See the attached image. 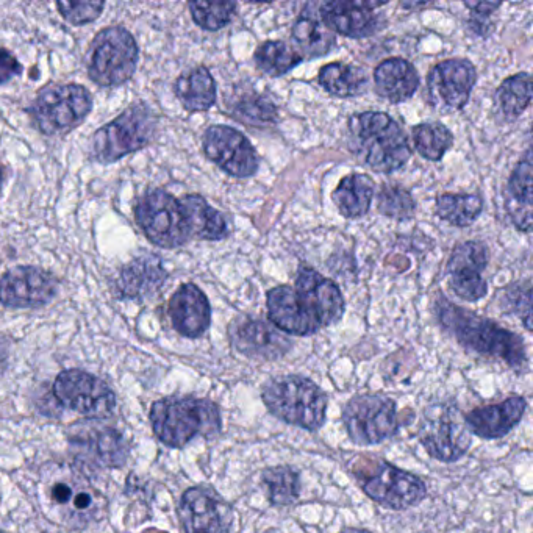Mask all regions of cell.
<instances>
[{
    "label": "cell",
    "mask_w": 533,
    "mask_h": 533,
    "mask_svg": "<svg viewBox=\"0 0 533 533\" xmlns=\"http://www.w3.org/2000/svg\"><path fill=\"white\" fill-rule=\"evenodd\" d=\"M377 208L383 216L407 221L415 216L416 204L412 193L405 188L383 185L377 197Z\"/></svg>",
    "instance_id": "cell-39"
},
{
    "label": "cell",
    "mask_w": 533,
    "mask_h": 533,
    "mask_svg": "<svg viewBox=\"0 0 533 533\" xmlns=\"http://www.w3.org/2000/svg\"><path fill=\"white\" fill-rule=\"evenodd\" d=\"M135 218L147 240L163 249H177L191 238L180 201L165 190L149 191L141 197Z\"/></svg>",
    "instance_id": "cell-12"
},
{
    "label": "cell",
    "mask_w": 533,
    "mask_h": 533,
    "mask_svg": "<svg viewBox=\"0 0 533 533\" xmlns=\"http://www.w3.org/2000/svg\"><path fill=\"white\" fill-rule=\"evenodd\" d=\"M172 326L185 338H199L212 324V307L201 288L185 283L169 301Z\"/></svg>",
    "instance_id": "cell-21"
},
{
    "label": "cell",
    "mask_w": 533,
    "mask_h": 533,
    "mask_svg": "<svg viewBox=\"0 0 533 533\" xmlns=\"http://www.w3.org/2000/svg\"><path fill=\"white\" fill-rule=\"evenodd\" d=\"M532 151H527L508 180L505 208L516 229L529 233L532 229Z\"/></svg>",
    "instance_id": "cell-27"
},
{
    "label": "cell",
    "mask_w": 533,
    "mask_h": 533,
    "mask_svg": "<svg viewBox=\"0 0 533 533\" xmlns=\"http://www.w3.org/2000/svg\"><path fill=\"white\" fill-rule=\"evenodd\" d=\"M233 111V115L249 124H272L277 119L276 105L262 94H246L240 97Z\"/></svg>",
    "instance_id": "cell-40"
},
{
    "label": "cell",
    "mask_w": 533,
    "mask_h": 533,
    "mask_svg": "<svg viewBox=\"0 0 533 533\" xmlns=\"http://www.w3.org/2000/svg\"><path fill=\"white\" fill-rule=\"evenodd\" d=\"M412 136L416 151L430 161H440L454 144V135L441 122L418 124L413 127Z\"/></svg>",
    "instance_id": "cell-37"
},
{
    "label": "cell",
    "mask_w": 533,
    "mask_h": 533,
    "mask_svg": "<svg viewBox=\"0 0 533 533\" xmlns=\"http://www.w3.org/2000/svg\"><path fill=\"white\" fill-rule=\"evenodd\" d=\"M180 205L191 237L194 235L208 241H219L229 237V222L221 212L208 204L204 197L199 194H188L180 201Z\"/></svg>",
    "instance_id": "cell-29"
},
{
    "label": "cell",
    "mask_w": 533,
    "mask_h": 533,
    "mask_svg": "<svg viewBox=\"0 0 533 533\" xmlns=\"http://www.w3.org/2000/svg\"><path fill=\"white\" fill-rule=\"evenodd\" d=\"M146 533H165V532H160V530H146Z\"/></svg>",
    "instance_id": "cell-47"
},
{
    "label": "cell",
    "mask_w": 533,
    "mask_h": 533,
    "mask_svg": "<svg viewBox=\"0 0 533 533\" xmlns=\"http://www.w3.org/2000/svg\"><path fill=\"white\" fill-rule=\"evenodd\" d=\"M21 71V63H19L18 58L7 49H0V85H4L8 80L19 76Z\"/></svg>",
    "instance_id": "cell-43"
},
{
    "label": "cell",
    "mask_w": 533,
    "mask_h": 533,
    "mask_svg": "<svg viewBox=\"0 0 533 533\" xmlns=\"http://www.w3.org/2000/svg\"><path fill=\"white\" fill-rule=\"evenodd\" d=\"M168 280L163 262L158 255L143 254L122 268L119 274V296L127 299H144L157 293Z\"/></svg>",
    "instance_id": "cell-25"
},
{
    "label": "cell",
    "mask_w": 533,
    "mask_h": 533,
    "mask_svg": "<svg viewBox=\"0 0 533 533\" xmlns=\"http://www.w3.org/2000/svg\"><path fill=\"white\" fill-rule=\"evenodd\" d=\"M157 118L143 102L130 105L115 121L97 130L91 154L99 163H115L132 152L141 151L154 140Z\"/></svg>",
    "instance_id": "cell-7"
},
{
    "label": "cell",
    "mask_w": 533,
    "mask_h": 533,
    "mask_svg": "<svg viewBox=\"0 0 533 533\" xmlns=\"http://www.w3.org/2000/svg\"><path fill=\"white\" fill-rule=\"evenodd\" d=\"M376 183L366 174H351L344 177L332 193L333 204L347 219L365 216L373 204Z\"/></svg>",
    "instance_id": "cell-31"
},
{
    "label": "cell",
    "mask_w": 533,
    "mask_h": 533,
    "mask_svg": "<svg viewBox=\"0 0 533 533\" xmlns=\"http://www.w3.org/2000/svg\"><path fill=\"white\" fill-rule=\"evenodd\" d=\"M501 5V2H465V7H468L474 15L480 16V18H488Z\"/></svg>",
    "instance_id": "cell-44"
},
{
    "label": "cell",
    "mask_w": 533,
    "mask_h": 533,
    "mask_svg": "<svg viewBox=\"0 0 533 533\" xmlns=\"http://www.w3.org/2000/svg\"><path fill=\"white\" fill-rule=\"evenodd\" d=\"M347 143L362 165L391 174L407 165L412 149L398 122L382 111H365L347 121Z\"/></svg>",
    "instance_id": "cell-4"
},
{
    "label": "cell",
    "mask_w": 533,
    "mask_h": 533,
    "mask_svg": "<svg viewBox=\"0 0 533 533\" xmlns=\"http://www.w3.org/2000/svg\"><path fill=\"white\" fill-rule=\"evenodd\" d=\"M482 212V197L477 194L444 193L437 197V215L451 226H471Z\"/></svg>",
    "instance_id": "cell-33"
},
{
    "label": "cell",
    "mask_w": 533,
    "mask_h": 533,
    "mask_svg": "<svg viewBox=\"0 0 533 533\" xmlns=\"http://www.w3.org/2000/svg\"><path fill=\"white\" fill-rule=\"evenodd\" d=\"M71 443L83 460L104 468H119L126 463L129 455L124 438L107 427H79Z\"/></svg>",
    "instance_id": "cell-23"
},
{
    "label": "cell",
    "mask_w": 533,
    "mask_h": 533,
    "mask_svg": "<svg viewBox=\"0 0 533 533\" xmlns=\"http://www.w3.org/2000/svg\"><path fill=\"white\" fill-rule=\"evenodd\" d=\"M363 493L376 504L391 510H405L415 507L427 496L423 479L415 474L387 462H374L373 465L358 463L355 469Z\"/></svg>",
    "instance_id": "cell-10"
},
{
    "label": "cell",
    "mask_w": 533,
    "mask_h": 533,
    "mask_svg": "<svg viewBox=\"0 0 533 533\" xmlns=\"http://www.w3.org/2000/svg\"><path fill=\"white\" fill-rule=\"evenodd\" d=\"M266 308L276 329L308 337L337 324L343 318L346 304L337 283L313 268L301 266L294 287L282 285L268 291Z\"/></svg>",
    "instance_id": "cell-1"
},
{
    "label": "cell",
    "mask_w": 533,
    "mask_h": 533,
    "mask_svg": "<svg viewBox=\"0 0 533 533\" xmlns=\"http://www.w3.org/2000/svg\"><path fill=\"white\" fill-rule=\"evenodd\" d=\"M496 101L508 121L523 115L532 102V79L529 74L521 72L505 79L496 91Z\"/></svg>",
    "instance_id": "cell-35"
},
{
    "label": "cell",
    "mask_w": 533,
    "mask_h": 533,
    "mask_svg": "<svg viewBox=\"0 0 533 533\" xmlns=\"http://www.w3.org/2000/svg\"><path fill=\"white\" fill-rule=\"evenodd\" d=\"M377 94L390 104H402L415 96L419 88V74L405 58H388L374 71Z\"/></svg>",
    "instance_id": "cell-26"
},
{
    "label": "cell",
    "mask_w": 533,
    "mask_h": 533,
    "mask_svg": "<svg viewBox=\"0 0 533 533\" xmlns=\"http://www.w3.org/2000/svg\"><path fill=\"white\" fill-rule=\"evenodd\" d=\"M255 65L269 77H282L301 65L304 58L283 41H266L255 51Z\"/></svg>",
    "instance_id": "cell-36"
},
{
    "label": "cell",
    "mask_w": 533,
    "mask_h": 533,
    "mask_svg": "<svg viewBox=\"0 0 533 533\" xmlns=\"http://www.w3.org/2000/svg\"><path fill=\"white\" fill-rule=\"evenodd\" d=\"M229 335L232 346L240 354L255 360H277L291 349V341L262 319H237L232 322Z\"/></svg>",
    "instance_id": "cell-20"
},
{
    "label": "cell",
    "mask_w": 533,
    "mask_h": 533,
    "mask_svg": "<svg viewBox=\"0 0 533 533\" xmlns=\"http://www.w3.org/2000/svg\"><path fill=\"white\" fill-rule=\"evenodd\" d=\"M174 91L183 108L190 113L210 110L218 97L215 79L205 66H197L182 74L176 80Z\"/></svg>",
    "instance_id": "cell-30"
},
{
    "label": "cell",
    "mask_w": 533,
    "mask_h": 533,
    "mask_svg": "<svg viewBox=\"0 0 533 533\" xmlns=\"http://www.w3.org/2000/svg\"><path fill=\"white\" fill-rule=\"evenodd\" d=\"M477 82V71L473 63L463 58H454L438 63L430 71V101L433 107L443 111L462 110L469 102Z\"/></svg>",
    "instance_id": "cell-17"
},
{
    "label": "cell",
    "mask_w": 533,
    "mask_h": 533,
    "mask_svg": "<svg viewBox=\"0 0 533 533\" xmlns=\"http://www.w3.org/2000/svg\"><path fill=\"white\" fill-rule=\"evenodd\" d=\"M40 501L55 523L85 527L101 518L105 499L82 471L63 463L44 466L40 476Z\"/></svg>",
    "instance_id": "cell-2"
},
{
    "label": "cell",
    "mask_w": 533,
    "mask_h": 533,
    "mask_svg": "<svg viewBox=\"0 0 533 533\" xmlns=\"http://www.w3.org/2000/svg\"><path fill=\"white\" fill-rule=\"evenodd\" d=\"M262 483L269 502L277 507L293 505L301 496V477L290 466L265 469Z\"/></svg>",
    "instance_id": "cell-34"
},
{
    "label": "cell",
    "mask_w": 533,
    "mask_h": 533,
    "mask_svg": "<svg viewBox=\"0 0 533 533\" xmlns=\"http://www.w3.org/2000/svg\"><path fill=\"white\" fill-rule=\"evenodd\" d=\"M490 262V252L482 241L458 244L448 263L451 290L463 301L479 302L488 294V283L482 272Z\"/></svg>",
    "instance_id": "cell-18"
},
{
    "label": "cell",
    "mask_w": 533,
    "mask_h": 533,
    "mask_svg": "<svg viewBox=\"0 0 533 533\" xmlns=\"http://www.w3.org/2000/svg\"><path fill=\"white\" fill-rule=\"evenodd\" d=\"M2 185H4V169L0 168V190H2Z\"/></svg>",
    "instance_id": "cell-46"
},
{
    "label": "cell",
    "mask_w": 533,
    "mask_h": 533,
    "mask_svg": "<svg viewBox=\"0 0 533 533\" xmlns=\"http://www.w3.org/2000/svg\"><path fill=\"white\" fill-rule=\"evenodd\" d=\"M502 307L508 315L518 316L529 332L532 330V288L529 282L524 288L512 287L505 291Z\"/></svg>",
    "instance_id": "cell-42"
},
{
    "label": "cell",
    "mask_w": 533,
    "mask_h": 533,
    "mask_svg": "<svg viewBox=\"0 0 533 533\" xmlns=\"http://www.w3.org/2000/svg\"><path fill=\"white\" fill-rule=\"evenodd\" d=\"M435 310L441 326L452 333L455 340L469 351L498 358L515 371H524L527 368L526 344L523 338L512 330L504 329L498 322L457 307L443 297L437 302Z\"/></svg>",
    "instance_id": "cell-3"
},
{
    "label": "cell",
    "mask_w": 533,
    "mask_h": 533,
    "mask_svg": "<svg viewBox=\"0 0 533 533\" xmlns=\"http://www.w3.org/2000/svg\"><path fill=\"white\" fill-rule=\"evenodd\" d=\"M93 110V99L82 85L47 86L30 105L36 129L47 136L65 135L85 121Z\"/></svg>",
    "instance_id": "cell-9"
},
{
    "label": "cell",
    "mask_w": 533,
    "mask_h": 533,
    "mask_svg": "<svg viewBox=\"0 0 533 533\" xmlns=\"http://www.w3.org/2000/svg\"><path fill=\"white\" fill-rule=\"evenodd\" d=\"M104 2H91V0H79V2H69V0H60L57 2V8L61 16L74 26H83L88 22L96 21L104 10Z\"/></svg>",
    "instance_id": "cell-41"
},
{
    "label": "cell",
    "mask_w": 533,
    "mask_h": 533,
    "mask_svg": "<svg viewBox=\"0 0 533 533\" xmlns=\"http://www.w3.org/2000/svg\"><path fill=\"white\" fill-rule=\"evenodd\" d=\"M347 435L358 446H376L390 440L401 427L398 404L383 394H360L343 410Z\"/></svg>",
    "instance_id": "cell-11"
},
{
    "label": "cell",
    "mask_w": 533,
    "mask_h": 533,
    "mask_svg": "<svg viewBox=\"0 0 533 533\" xmlns=\"http://www.w3.org/2000/svg\"><path fill=\"white\" fill-rule=\"evenodd\" d=\"M57 294V282L36 266H16L0 279V304L8 308H40Z\"/></svg>",
    "instance_id": "cell-19"
},
{
    "label": "cell",
    "mask_w": 533,
    "mask_h": 533,
    "mask_svg": "<svg viewBox=\"0 0 533 533\" xmlns=\"http://www.w3.org/2000/svg\"><path fill=\"white\" fill-rule=\"evenodd\" d=\"M138 60L140 49L132 33L124 27H108L91 43L86 68L96 85L110 88L132 79Z\"/></svg>",
    "instance_id": "cell-8"
},
{
    "label": "cell",
    "mask_w": 533,
    "mask_h": 533,
    "mask_svg": "<svg viewBox=\"0 0 533 533\" xmlns=\"http://www.w3.org/2000/svg\"><path fill=\"white\" fill-rule=\"evenodd\" d=\"M527 410V401L523 396H512L501 404L476 408L465 415L469 432L483 440H498L512 432Z\"/></svg>",
    "instance_id": "cell-24"
},
{
    "label": "cell",
    "mask_w": 533,
    "mask_h": 533,
    "mask_svg": "<svg viewBox=\"0 0 533 533\" xmlns=\"http://www.w3.org/2000/svg\"><path fill=\"white\" fill-rule=\"evenodd\" d=\"M293 43L302 58H318L329 54L337 43L335 33L327 29L319 11H313V4L307 5L293 26Z\"/></svg>",
    "instance_id": "cell-28"
},
{
    "label": "cell",
    "mask_w": 533,
    "mask_h": 533,
    "mask_svg": "<svg viewBox=\"0 0 533 533\" xmlns=\"http://www.w3.org/2000/svg\"><path fill=\"white\" fill-rule=\"evenodd\" d=\"M319 83L332 96L347 99L365 93L368 77L362 68L346 63H330L319 71Z\"/></svg>",
    "instance_id": "cell-32"
},
{
    "label": "cell",
    "mask_w": 533,
    "mask_h": 533,
    "mask_svg": "<svg viewBox=\"0 0 533 533\" xmlns=\"http://www.w3.org/2000/svg\"><path fill=\"white\" fill-rule=\"evenodd\" d=\"M204 152L208 160L237 179L255 176L260 166L251 141L233 127H208L204 133Z\"/></svg>",
    "instance_id": "cell-16"
},
{
    "label": "cell",
    "mask_w": 533,
    "mask_h": 533,
    "mask_svg": "<svg viewBox=\"0 0 533 533\" xmlns=\"http://www.w3.org/2000/svg\"><path fill=\"white\" fill-rule=\"evenodd\" d=\"M188 7H190L193 21L201 29L208 30V32L224 29L237 13V4L235 2L194 0V2H190Z\"/></svg>",
    "instance_id": "cell-38"
},
{
    "label": "cell",
    "mask_w": 533,
    "mask_h": 533,
    "mask_svg": "<svg viewBox=\"0 0 533 533\" xmlns=\"http://www.w3.org/2000/svg\"><path fill=\"white\" fill-rule=\"evenodd\" d=\"M179 516L185 533H237L240 527L235 508L205 487L185 491Z\"/></svg>",
    "instance_id": "cell-15"
},
{
    "label": "cell",
    "mask_w": 533,
    "mask_h": 533,
    "mask_svg": "<svg viewBox=\"0 0 533 533\" xmlns=\"http://www.w3.org/2000/svg\"><path fill=\"white\" fill-rule=\"evenodd\" d=\"M340 533H373L366 529H354V527H347V529L341 530Z\"/></svg>",
    "instance_id": "cell-45"
},
{
    "label": "cell",
    "mask_w": 533,
    "mask_h": 533,
    "mask_svg": "<svg viewBox=\"0 0 533 533\" xmlns=\"http://www.w3.org/2000/svg\"><path fill=\"white\" fill-rule=\"evenodd\" d=\"M262 399L274 418L290 426L316 432L326 424L329 398L307 377H274L263 387Z\"/></svg>",
    "instance_id": "cell-6"
},
{
    "label": "cell",
    "mask_w": 533,
    "mask_h": 533,
    "mask_svg": "<svg viewBox=\"0 0 533 533\" xmlns=\"http://www.w3.org/2000/svg\"><path fill=\"white\" fill-rule=\"evenodd\" d=\"M155 435L169 448H183L196 437H215L222 430L215 402L199 398H166L151 408Z\"/></svg>",
    "instance_id": "cell-5"
},
{
    "label": "cell",
    "mask_w": 533,
    "mask_h": 533,
    "mask_svg": "<svg viewBox=\"0 0 533 533\" xmlns=\"http://www.w3.org/2000/svg\"><path fill=\"white\" fill-rule=\"evenodd\" d=\"M54 394L61 405L88 418H105L115 412L113 390L101 379L80 369H68L58 374Z\"/></svg>",
    "instance_id": "cell-14"
},
{
    "label": "cell",
    "mask_w": 533,
    "mask_h": 533,
    "mask_svg": "<svg viewBox=\"0 0 533 533\" xmlns=\"http://www.w3.org/2000/svg\"><path fill=\"white\" fill-rule=\"evenodd\" d=\"M419 438L427 454L443 463H454L471 448L465 415L449 405H433L424 412Z\"/></svg>",
    "instance_id": "cell-13"
},
{
    "label": "cell",
    "mask_w": 533,
    "mask_h": 533,
    "mask_svg": "<svg viewBox=\"0 0 533 533\" xmlns=\"http://www.w3.org/2000/svg\"><path fill=\"white\" fill-rule=\"evenodd\" d=\"M380 5L373 2H327L319 8V15L330 32L360 40L379 29L376 8Z\"/></svg>",
    "instance_id": "cell-22"
}]
</instances>
